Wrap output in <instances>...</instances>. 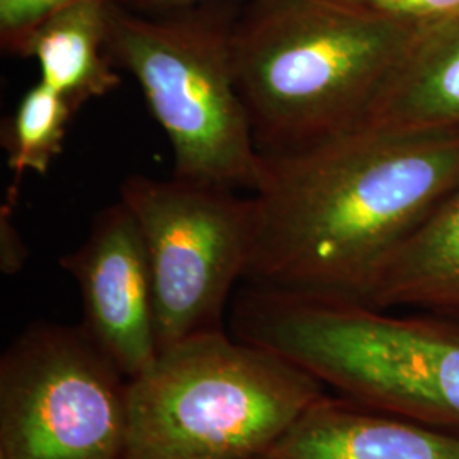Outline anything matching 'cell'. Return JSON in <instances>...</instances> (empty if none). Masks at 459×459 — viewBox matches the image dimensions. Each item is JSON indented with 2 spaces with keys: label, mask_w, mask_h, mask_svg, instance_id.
<instances>
[{
  "label": "cell",
  "mask_w": 459,
  "mask_h": 459,
  "mask_svg": "<svg viewBox=\"0 0 459 459\" xmlns=\"http://www.w3.org/2000/svg\"><path fill=\"white\" fill-rule=\"evenodd\" d=\"M459 187V133L359 126L263 155L247 284L362 303L394 252Z\"/></svg>",
  "instance_id": "1"
},
{
  "label": "cell",
  "mask_w": 459,
  "mask_h": 459,
  "mask_svg": "<svg viewBox=\"0 0 459 459\" xmlns=\"http://www.w3.org/2000/svg\"><path fill=\"white\" fill-rule=\"evenodd\" d=\"M420 24L361 0L242 2L231 56L259 152L362 126Z\"/></svg>",
  "instance_id": "2"
},
{
  "label": "cell",
  "mask_w": 459,
  "mask_h": 459,
  "mask_svg": "<svg viewBox=\"0 0 459 459\" xmlns=\"http://www.w3.org/2000/svg\"><path fill=\"white\" fill-rule=\"evenodd\" d=\"M230 330L339 396L459 434L458 322L246 282L231 298Z\"/></svg>",
  "instance_id": "3"
},
{
  "label": "cell",
  "mask_w": 459,
  "mask_h": 459,
  "mask_svg": "<svg viewBox=\"0 0 459 459\" xmlns=\"http://www.w3.org/2000/svg\"><path fill=\"white\" fill-rule=\"evenodd\" d=\"M324 394L281 354L199 333L128 381L126 459H264Z\"/></svg>",
  "instance_id": "4"
},
{
  "label": "cell",
  "mask_w": 459,
  "mask_h": 459,
  "mask_svg": "<svg viewBox=\"0 0 459 459\" xmlns=\"http://www.w3.org/2000/svg\"><path fill=\"white\" fill-rule=\"evenodd\" d=\"M240 5L214 0L143 14L113 0L108 53L140 85L172 147L176 178L252 195L263 178V153L233 72Z\"/></svg>",
  "instance_id": "5"
},
{
  "label": "cell",
  "mask_w": 459,
  "mask_h": 459,
  "mask_svg": "<svg viewBox=\"0 0 459 459\" xmlns=\"http://www.w3.org/2000/svg\"><path fill=\"white\" fill-rule=\"evenodd\" d=\"M119 201L147 247L159 352L223 330L230 298L246 278L255 244L254 196L176 176H130Z\"/></svg>",
  "instance_id": "6"
},
{
  "label": "cell",
  "mask_w": 459,
  "mask_h": 459,
  "mask_svg": "<svg viewBox=\"0 0 459 459\" xmlns=\"http://www.w3.org/2000/svg\"><path fill=\"white\" fill-rule=\"evenodd\" d=\"M128 381L82 324H31L0 358V459H126Z\"/></svg>",
  "instance_id": "7"
},
{
  "label": "cell",
  "mask_w": 459,
  "mask_h": 459,
  "mask_svg": "<svg viewBox=\"0 0 459 459\" xmlns=\"http://www.w3.org/2000/svg\"><path fill=\"white\" fill-rule=\"evenodd\" d=\"M60 267L79 286L89 335L128 379L142 375L159 345L147 247L130 210L121 201L104 208Z\"/></svg>",
  "instance_id": "8"
},
{
  "label": "cell",
  "mask_w": 459,
  "mask_h": 459,
  "mask_svg": "<svg viewBox=\"0 0 459 459\" xmlns=\"http://www.w3.org/2000/svg\"><path fill=\"white\" fill-rule=\"evenodd\" d=\"M264 459H459V434L325 394Z\"/></svg>",
  "instance_id": "9"
},
{
  "label": "cell",
  "mask_w": 459,
  "mask_h": 459,
  "mask_svg": "<svg viewBox=\"0 0 459 459\" xmlns=\"http://www.w3.org/2000/svg\"><path fill=\"white\" fill-rule=\"evenodd\" d=\"M362 126L459 133V11L422 21Z\"/></svg>",
  "instance_id": "10"
},
{
  "label": "cell",
  "mask_w": 459,
  "mask_h": 459,
  "mask_svg": "<svg viewBox=\"0 0 459 459\" xmlns=\"http://www.w3.org/2000/svg\"><path fill=\"white\" fill-rule=\"evenodd\" d=\"M362 303L459 320V187L394 252Z\"/></svg>",
  "instance_id": "11"
},
{
  "label": "cell",
  "mask_w": 459,
  "mask_h": 459,
  "mask_svg": "<svg viewBox=\"0 0 459 459\" xmlns=\"http://www.w3.org/2000/svg\"><path fill=\"white\" fill-rule=\"evenodd\" d=\"M113 0H75L51 13L30 36L22 58H33L47 83L79 111L121 85L108 53V7Z\"/></svg>",
  "instance_id": "12"
},
{
  "label": "cell",
  "mask_w": 459,
  "mask_h": 459,
  "mask_svg": "<svg viewBox=\"0 0 459 459\" xmlns=\"http://www.w3.org/2000/svg\"><path fill=\"white\" fill-rule=\"evenodd\" d=\"M77 109L60 92L47 83H34L21 98L14 115L2 130V145L7 153V165L14 172V186L24 174L45 176L64 152L66 128Z\"/></svg>",
  "instance_id": "13"
},
{
  "label": "cell",
  "mask_w": 459,
  "mask_h": 459,
  "mask_svg": "<svg viewBox=\"0 0 459 459\" xmlns=\"http://www.w3.org/2000/svg\"><path fill=\"white\" fill-rule=\"evenodd\" d=\"M75 0H0V47L21 56L30 36L47 19Z\"/></svg>",
  "instance_id": "14"
},
{
  "label": "cell",
  "mask_w": 459,
  "mask_h": 459,
  "mask_svg": "<svg viewBox=\"0 0 459 459\" xmlns=\"http://www.w3.org/2000/svg\"><path fill=\"white\" fill-rule=\"evenodd\" d=\"M16 199H5L0 214V269L4 274H17L28 259V247L13 223V206Z\"/></svg>",
  "instance_id": "15"
},
{
  "label": "cell",
  "mask_w": 459,
  "mask_h": 459,
  "mask_svg": "<svg viewBox=\"0 0 459 459\" xmlns=\"http://www.w3.org/2000/svg\"><path fill=\"white\" fill-rule=\"evenodd\" d=\"M386 13L411 19H434L459 11V0H361Z\"/></svg>",
  "instance_id": "16"
},
{
  "label": "cell",
  "mask_w": 459,
  "mask_h": 459,
  "mask_svg": "<svg viewBox=\"0 0 459 459\" xmlns=\"http://www.w3.org/2000/svg\"><path fill=\"white\" fill-rule=\"evenodd\" d=\"M128 9H133L136 13L143 14H159V13H167L174 9H182L189 5H196L203 2H214V0H117Z\"/></svg>",
  "instance_id": "17"
}]
</instances>
